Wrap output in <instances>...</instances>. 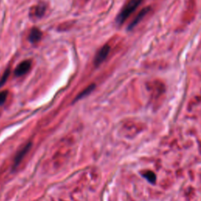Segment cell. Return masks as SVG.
<instances>
[{
  "mask_svg": "<svg viewBox=\"0 0 201 201\" xmlns=\"http://www.w3.org/2000/svg\"><path fill=\"white\" fill-rule=\"evenodd\" d=\"M143 0H130L125 5L123 10L119 13L118 17H116V22L118 25H122L125 22V21L130 16L132 13L136 10L142 2Z\"/></svg>",
  "mask_w": 201,
  "mask_h": 201,
  "instance_id": "cell-1",
  "label": "cell"
},
{
  "mask_svg": "<svg viewBox=\"0 0 201 201\" xmlns=\"http://www.w3.org/2000/svg\"><path fill=\"white\" fill-rule=\"evenodd\" d=\"M110 52V47L108 45H105L104 47H102V48L98 50V52L97 53L96 56L94 58V64L96 66L100 65L106 59L107 56L108 55Z\"/></svg>",
  "mask_w": 201,
  "mask_h": 201,
  "instance_id": "cell-2",
  "label": "cell"
},
{
  "mask_svg": "<svg viewBox=\"0 0 201 201\" xmlns=\"http://www.w3.org/2000/svg\"><path fill=\"white\" fill-rule=\"evenodd\" d=\"M31 65H32V62L30 60H26L22 62L21 63L17 65V68L15 70V75L17 76H21L25 75L30 69Z\"/></svg>",
  "mask_w": 201,
  "mask_h": 201,
  "instance_id": "cell-3",
  "label": "cell"
},
{
  "mask_svg": "<svg viewBox=\"0 0 201 201\" xmlns=\"http://www.w3.org/2000/svg\"><path fill=\"white\" fill-rule=\"evenodd\" d=\"M149 10H150V7H146V8H144L143 10H141V11L138 13V15L136 16V17L134 19L133 21L130 23V26H129V29H131V28H133L134 27L136 26V25H138V24L139 23L143 18H144V17L146 15L147 13L149 12Z\"/></svg>",
  "mask_w": 201,
  "mask_h": 201,
  "instance_id": "cell-4",
  "label": "cell"
},
{
  "mask_svg": "<svg viewBox=\"0 0 201 201\" xmlns=\"http://www.w3.org/2000/svg\"><path fill=\"white\" fill-rule=\"evenodd\" d=\"M42 37V32L39 29L36 28H33L31 30L30 34H29V36H28V39H29V41L32 43H35L37 42H39L40 40Z\"/></svg>",
  "mask_w": 201,
  "mask_h": 201,
  "instance_id": "cell-5",
  "label": "cell"
},
{
  "mask_svg": "<svg viewBox=\"0 0 201 201\" xmlns=\"http://www.w3.org/2000/svg\"><path fill=\"white\" fill-rule=\"evenodd\" d=\"M30 144L26 145L24 148H22V149L20 150V152H19L17 155H16V157L15 159H14V167L17 166V165L21 161L24 156H25V154L28 153V151L29 150V148H30Z\"/></svg>",
  "mask_w": 201,
  "mask_h": 201,
  "instance_id": "cell-6",
  "label": "cell"
},
{
  "mask_svg": "<svg viewBox=\"0 0 201 201\" xmlns=\"http://www.w3.org/2000/svg\"><path fill=\"white\" fill-rule=\"evenodd\" d=\"M46 7L43 5L36 6L34 8V11L32 12V13L34 14V17H40L43 15L44 12H45Z\"/></svg>",
  "mask_w": 201,
  "mask_h": 201,
  "instance_id": "cell-7",
  "label": "cell"
},
{
  "mask_svg": "<svg viewBox=\"0 0 201 201\" xmlns=\"http://www.w3.org/2000/svg\"><path fill=\"white\" fill-rule=\"evenodd\" d=\"M144 177H145L150 182L153 183L156 181V175H155V174L153 172H151V171H148L147 173H145L144 175Z\"/></svg>",
  "mask_w": 201,
  "mask_h": 201,
  "instance_id": "cell-8",
  "label": "cell"
},
{
  "mask_svg": "<svg viewBox=\"0 0 201 201\" xmlns=\"http://www.w3.org/2000/svg\"><path fill=\"white\" fill-rule=\"evenodd\" d=\"M7 95H8V92H7V90L0 92V105H2V104L6 102Z\"/></svg>",
  "mask_w": 201,
  "mask_h": 201,
  "instance_id": "cell-9",
  "label": "cell"
},
{
  "mask_svg": "<svg viewBox=\"0 0 201 201\" xmlns=\"http://www.w3.org/2000/svg\"><path fill=\"white\" fill-rule=\"evenodd\" d=\"M10 70L7 69V71H5V73H4V75H2V79H1V80H0V86H2V84H3L4 83L6 82V80H7V78H8L9 75H10Z\"/></svg>",
  "mask_w": 201,
  "mask_h": 201,
  "instance_id": "cell-10",
  "label": "cell"
}]
</instances>
